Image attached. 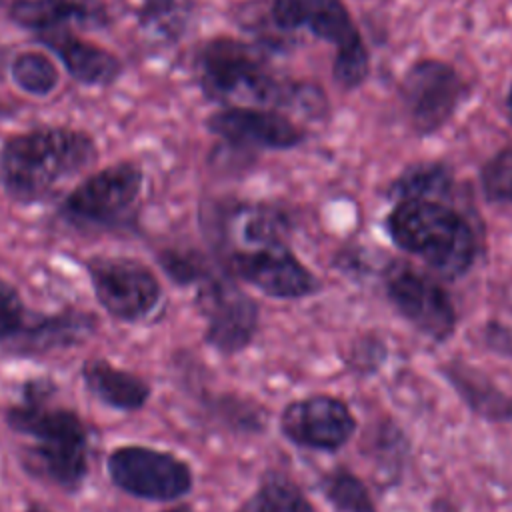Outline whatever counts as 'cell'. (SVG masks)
Returning a JSON list of instances; mask_svg holds the SVG:
<instances>
[{
  "mask_svg": "<svg viewBox=\"0 0 512 512\" xmlns=\"http://www.w3.org/2000/svg\"><path fill=\"white\" fill-rule=\"evenodd\" d=\"M98 158L94 138L76 128L50 126L10 136L0 152V182L20 204L48 198Z\"/></svg>",
  "mask_w": 512,
  "mask_h": 512,
  "instance_id": "cell-2",
  "label": "cell"
},
{
  "mask_svg": "<svg viewBox=\"0 0 512 512\" xmlns=\"http://www.w3.org/2000/svg\"><path fill=\"white\" fill-rule=\"evenodd\" d=\"M506 114H508V118L512 120V86H510L508 96H506Z\"/></svg>",
  "mask_w": 512,
  "mask_h": 512,
  "instance_id": "cell-30",
  "label": "cell"
},
{
  "mask_svg": "<svg viewBox=\"0 0 512 512\" xmlns=\"http://www.w3.org/2000/svg\"><path fill=\"white\" fill-rule=\"evenodd\" d=\"M192 16V0H140V28L164 42L180 38Z\"/></svg>",
  "mask_w": 512,
  "mask_h": 512,
  "instance_id": "cell-21",
  "label": "cell"
},
{
  "mask_svg": "<svg viewBox=\"0 0 512 512\" xmlns=\"http://www.w3.org/2000/svg\"><path fill=\"white\" fill-rule=\"evenodd\" d=\"M392 242L422 258L444 278L464 274L476 254V238L456 210L440 200H398L386 218Z\"/></svg>",
  "mask_w": 512,
  "mask_h": 512,
  "instance_id": "cell-3",
  "label": "cell"
},
{
  "mask_svg": "<svg viewBox=\"0 0 512 512\" xmlns=\"http://www.w3.org/2000/svg\"><path fill=\"white\" fill-rule=\"evenodd\" d=\"M10 16L18 26L34 32L70 24L94 28L108 22V10L100 0H16Z\"/></svg>",
  "mask_w": 512,
  "mask_h": 512,
  "instance_id": "cell-17",
  "label": "cell"
},
{
  "mask_svg": "<svg viewBox=\"0 0 512 512\" xmlns=\"http://www.w3.org/2000/svg\"><path fill=\"white\" fill-rule=\"evenodd\" d=\"M452 186V174L444 164H414L406 168L390 186V196L396 200H440Z\"/></svg>",
  "mask_w": 512,
  "mask_h": 512,
  "instance_id": "cell-22",
  "label": "cell"
},
{
  "mask_svg": "<svg viewBox=\"0 0 512 512\" xmlns=\"http://www.w3.org/2000/svg\"><path fill=\"white\" fill-rule=\"evenodd\" d=\"M320 490L338 512H376L364 482L346 468H336L324 474Z\"/></svg>",
  "mask_w": 512,
  "mask_h": 512,
  "instance_id": "cell-25",
  "label": "cell"
},
{
  "mask_svg": "<svg viewBox=\"0 0 512 512\" xmlns=\"http://www.w3.org/2000/svg\"><path fill=\"white\" fill-rule=\"evenodd\" d=\"M144 174L134 162H116L84 178L62 202L64 220L90 226L112 228L126 224L142 192Z\"/></svg>",
  "mask_w": 512,
  "mask_h": 512,
  "instance_id": "cell-6",
  "label": "cell"
},
{
  "mask_svg": "<svg viewBox=\"0 0 512 512\" xmlns=\"http://www.w3.org/2000/svg\"><path fill=\"white\" fill-rule=\"evenodd\" d=\"M162 270L180 286L198 284L204 276L212 272L208 262L192 250H164L158 254Z\"/></svg>",
  "mask_w": 512,
  "mask_h": 512,
  "instance_id": "cell-26",
  "label": "cell"
},
{
  "mask_svg": "<svg viewBox=\"0 0 512 512\" xmlns=\"http://www.w3.org/2000/svg\"><path fill=\"white\" fill-rule=\"evenodd\" d=\"M14 84L30 96H48L60 84V70L54 60L40 50L16 54L10 66Z\"/></svg>",
  "mask_w": 512,
  "mask_h": 512,
  "instance_id": "cell-23",
  "label": "cell"
},
{
  "mask_svg": "<svg viewBox=\"0 0 512 512\" xmlns=\"http://www.w3.org/2000/svg\"><path fill=\"white\" fill-rule=\"evenodd\" d=\"M272 20L284 30L308 28L334 44L332 74L340 86L356 88L366 80L370 56L342 0H272Z\"/></svg>",
  "mask_w": 512,
  "mask_h": 512,
  "instance_id": "cell-5",
  "label": "cell"
},
{
  "mask_svg": "<svg viewBox=\"0 0 512 512\" xmlns=\"http://www.w3.org/2000/svg\"><path fill=\"white\" fill-rule=\"evenodd\" d=\"M400 94L412 126L420 134H430L454 114L464 96V84L450 64L420 60L404 74Z\"/></svg>",
  "mask_w": 512,
  "mask_h": 512,
  "instance_id": "cell-12",
  "label": "cell"
},
{
  "mask_svg": "<svg viewBox=\"0 0 512 512\" xmlns=\"http://www.w3.org/2000/svg\"><path fill=\"white\" fill-rule=\"evenodd\" d=\"M222 266L232 278H240L270 298L296 300L320 288L318 278L286 242L224 254Z\"/></svg>",
  "mask_w": 512,
  "mask_h": 512,
  "instance_id": "cell-10",
  "label": "cell"
},
{
  "mask_svg": "<svg viewBox=\"0 0 512 512\" xmlns=\"http://www.w3.org/2000/svg\"><path fill=\"white\" fill-rule=\"evenodd\" d=\"M248 512H316V508L294 480L282 472H268L250 498Z\"/></svg>",
  "mask_w": 512,
  "mask_h": 512,
  "instance_id": "cell-20",
  "label": "cell"
},
{
  "mask_svg": "<svg viewBox=\"0 0 512 512\" xmlns=\"http://www.w3.org/2000/svg\"><path fill=\"white\" fill-rule=\"evenodd\" d=\"M446 380L454 386L460 398L486 420H508L512 418V398L492 384L476 368L452 362L442 368Z\"/></svg>",
  "mask_w": 512,
  "mask_h": 512,
  "instance_id": "cell-19",
  "label": "cell"
},
{
  "mask_svg": "<svg viewBox=\"0 0 512 512\" xmlns=\"http://www.w3.org/2000/svg\"><path fill=\"white\" fill-rule=\"evenodd\" d=\"M198 78L204 94L230 106H266V104H300L320 100L314 88L282 86L264 68L256 52L234 38H214L206 42L196 60Z\"/></svg>",
  "mask_w": 512,
  "mask_h": 512,
  "instance_id": "cell-4",
  "label": "cell"
},
{
  "mask_svg": "<svg viewBox=\"0 0 512 512\" xmlns=\"http://www.w3.org/2000/svg\"><path fill=\"white\" fill-rule=\"evenodd\" d=\"M84 268L96 302L120 322L146 320L162 300L156 274L136 258L90 256Z\"/></svg>",
  "mask_w": 512,
  "mask_h": 512,
  "instance_id": "cell-8",
  "label": "cell"
},
{
  "mask_svg": "<svg viewBox=\"0 0 512 512\" xmlns=\"http://www.w3.org/2000/svg\"><path fill=\"white\" fill-rule=\"evenodd\" d=\"M160 512H192V508L188 504H176V506H170V508H164Z\"/></svg>",
  "mask_w": 512,
  "mask_h": 512,
  "instance_id": "cell-29",
  "label": "cell"
},
{
  "mask_svg": "<svg viewBox=\"0 0 512 512\" xmlns=\"http://www.w3.org/2000/svg\"><path fill=\"white\" fill-rule=\"evenodd\" d=\"M38 312H30L14 284L0 278V346L18 352Z\"/></svg>",
  "mask_w": 512,
  "mask_h": 512,
  "instance_id": "cell-24",
  "label": "cell"
},
{
  "mask_svg": "<svg viewBox=\"0 0 512 512\" xmlns=\"http://www.w3.org/2000/svg\"><path fill=\"white\" fill-rule=\"evenodd\" d=\"M482 190L494 202H512V148L500 150L482 168Z\"/></svg>",
  "mask_w": 512,
  "mask_h": 512,
  "instance_id": "cell-27",
  "label": "cell"
},
{
  "mask_svg": "<svg viewBox=\"0 0 512 512\" xmlns=\"http://www.w3.org/2000/svg\"><path fill=\"white\" fill-rule=\"evenodd\" d=\"M96 316L86 310L64 308L52 314L38 312L30 332L18 348V356H40L82 344L96 330Z\"/></svg>",
  "mask_w": 512,
  "mask_h": 512,
  "instance_id": "cell-18",
  "label": "cell"
},
{
  "mask_svg": "<svg viewBox=\"0 0 512 512\" xmlns=\"http://www.w3.org/2000/svg\"><path fill=\"white\" fill-rule=\"evenodd\" d=\"M80 376L86 390L114 410L138 412L152 394L150 384L142 376L122 370L104 358H88L80 368Z\"/></svg>",
  "mask_w": 512,
  "mask_h": 512,
  "instance_id": "cell-16",
  "label": "cell"
},
{
  "mask_svg": "<svg viewBox=\"0 0 512 512\" xmlns=\"http://www.w3.org/2000/svg\"><path fill=\"white\" fill-rule=\"evenodd\" d=\"M52 394L50 378L28 380L22 400L6 408L4 420L12 432L32 440L22 456L30 474L76 492L88 476V430L74 410L52 406Z\"/></svg>",
  "mask_w": 512,
  "mask_h": 512,
  "instance_id": "cell-1",
  "label": "cell"
},
{
  "mask_svg": "<svg viewBox=\"0 0 512 512\" xmlns=\"http://www.w3.org/2000/svg\"><path fill=\"white\" fill-rule=\"evenodd\" d=\"M206 126L212 134L236 146L288 150L306 138L304 130L288 116L260 106H228L214 112Z\"/></svg>",
  "mask_w": 512,
  "mask_h": 512,
  "instance_id": "cell-14",
  "label": "cell"
},
{
  "mask_svg": "<svg viewBox=\"0 0 512 512\" xmlns=\"http://www.w3.org/2000/svg\"><path fill=\"white\" fill-rule=\"evenodd\" d=\"M106 472L110 482L122 492L152 502H176L194 484L188 462L172 452L142 444L114 448L106 458Z\"/></svg>",
  "mask_w": 512,
  "mask_h": 512,
  "instance_id": "cell-7",
  "label": "cell"
},
{
  "mask_svg": "<svg viewBox=\"0 0 512 512\" xmlns=\"http://www.w3.org/2000/svg\"><path fill=\"white\" fill-rule=\"evenodd\" d=\"M196 304L206 320V342L222 354L250 346L258 332V304L228 272H210L198 284Z\"/></svg>",
  "mask_w": 512,
  "mask_h": 512,
  "instance_id": "cell-9",
  "label": "cell"
},
{
  "mask_svg": "<svg viewBox=\"0 0 512 512\" xmlns=\"http://www.w3.org/2000/svg\"><path fill=\"white\" fill-rule=\"evenodd\" d=\"M384 286L392 306L418 332L436 342H444L454 334L456 308L440 282L406 264H392Z\"/></svg>",
  "mask_w": 512,
  "mask_h": 512,
  "instance_id": "cell-11",
  "label": "cell"
},
{
  "mask_svg": "<svg viewBox=\"0 0 512 512\" xmlns=\"http://www.w3.org/2000/svg\"><path fill=\"white\" fill-rule=\"evenodd\" d=\"M24 512H50V510L46 506H42L40 502H30Z\"/></svg>",
  "mask_w": 512,
  "mask_h": 512,
  "instance_id": "cell-28",
  "label": "cell"
},
{
  "mask_svg": "<svg viewBox=\"0 0 512 512\" xmlns=\"http://www.w3.org/2000/svg\"><path fill=\"white\" fill-rule=\"evenodd\" d=\"M280 430L296 446L332 452L354 436L356 418L346 402L328 394H314L286 404Z\"/></svg>",
  "mask_w": 512,
  "mask_h": 512,
  "instance_id": "cell-13",
  "label": "cell"
},
{
  "mask_svg": "<svg viewBox=\"0 0 512 512\" xmlns=\"http://www.w3.org/2000/svg\"><path fill=\"white\" fill-rule=\"evenodd\" d=\"M36 36L64 64L70 78L84 86H110L124 70L116 54L76 36L70 26L42 30Z\"/></svg>",
  "mask_w": 512,
  "mask_h": 512,
  "instance_id": "cell-15",
  "label": "cell"
}]
</instances>
